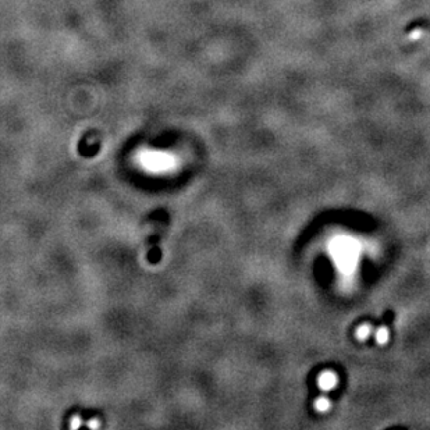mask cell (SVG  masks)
Masks as SVG:
<instances>
[{
	"label": "cell",
	"mask_w": 430,
	"mask_h": 430,
	"mask_svg": "<svg viewBox=\"0 0 430 430\" xmlns=\"http://www.w3.org/2000/svg\"><path fill=\"white\" fill-rule=\"evenodd\" d=\"M144 163L151 164L154 169H164L167 166V163H169V159H167L166 155L155 152V154H146L144 156Z\"/></svg>",
	"instance_id": "cell-1"
},
{
	"label": "cell",
	"mask_w": 430,
	"mask_h": 430,
	"mask_svg": "<svg viewBox=\"0 0 430 430\" xmlns=\"http://www.w3.org/2000/svg\"><path fill=\"white\" fill-rule=\"evenodd\" d=\"M319 387L324 390V391H330L333 390L338 383V377L334 372H323L322 375L319 376Z\"/></svg>",
	"instance_id": "cell-2"
},
{
	"label": "cell",
	"mask_w": 430,
	"mask_h": 430,
	"mask_svg": "<svg viewBox=\"0 0 430 430\" xmlns=\"http://www.w3.org/2000/svg\"><path fill=\"white\" fill-rule=\"evenodd\" d=\"M389 337H390V331H389L387 327H380L375 333V340H376L377 344H380V346H384L389 341Z\"/></svg>",
	"instance_id": "cell-3"
},
{
	"label": "cell",
	"mask_w": 430,
	"mask_h": 430,
	"mask_svg": "<svg viewBox=\"0 0 430 430\" xmlns=\"http://www.w3.org/2000/svg\"><path fill=\"white\" fill-rule=\"evenodd\" d=\"M330 401H329V398H326V397H320V398H317L315 401L316 411L317 412H322V414L327 412L330 409Z\"/></svg>",
	"instance_id": "cell-4"
},
{
	"label": "cell",
	"mask_w": 430,
	"mask_h": 430,
	"mask_svg": "<svg viewBox=\"0 0 430 430\" xmlns=\"http://www.w3.org/2000/svg\"><path fill=\"white\" fill-rule=\"evenodd\" d=\"M372 331H373V329H372L370 324H363V326H361L356 330V337L359 338V340H366L372 334Z\"/></svg>",
	"instance_id": "cell-5"
}]
</instances>
